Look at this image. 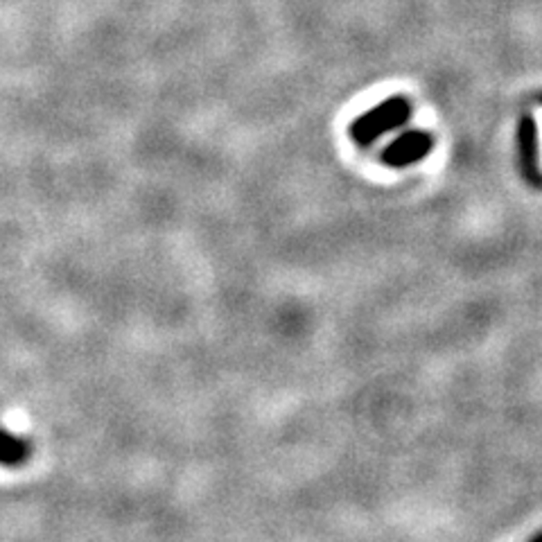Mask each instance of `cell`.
Returning a JSON list of instances; mask_svg holds the SVG:
<instances>
[{"instance_id":"cell-1","label":"cell","mask_w":542,"mask_h":542,"mask_svg":"<svg viewBox=\"0 0 542 542\" xmlns=\"http://www.w3.org/2000/svg\"><path fill=\"white\" fill-rule=\"evenodd\" d=\"M411 102L403 95H394L389 100L380 102L373 109H368L366 114H362L359 118L353 120L350 125V138L357 145H371L376 143L380 136L396 127H403L406 120L411 118Z\"/></svg>"},{"instance_id":"cell-2","label":"cell","mask_w":542,"mask_h":542,"mask_svg":"<svg viewBox=\"0 0 542 542\" xmlns=\"http://www.w3.org/2000/svg\"><path fill=\"white\" fill-rule=\"evenodd\" d=\"M434 138L432 134L420 132V129H411L403 136L394 140L391 145H386L382 152V163L386 167H406L411 163H418L432 152Z\"/></svg>"},{"instance_id":"cell-3","label":"cell","mask_w":542,"mask_h":542,"mask_svg":"<svg viewBox=\"0 0 542 542\" xmlns=\"http://www.w3.org/2000/svg\"><path fill=\"white\" fill-rule=\"evenodd\" d=\"M517 140H520V161L522 170L529 176L534 184H538V129H536V120L531 115H525L520 120V129H517Z\"/></svg>"},{"instance_id":"cell-4","label":"cell","mask_w":542,"mask_h":542,"mask_svg":"<svg viewBox=\"0 0 542 542\" xmlns=\"http://www.w3.org/2000/svg\"><path fill=\"white\" fill-rule=\"evenodd\" d=\"M30 457V443L16 434L0 429V464L18 466Z\"/></svg>"}]
</instances>
